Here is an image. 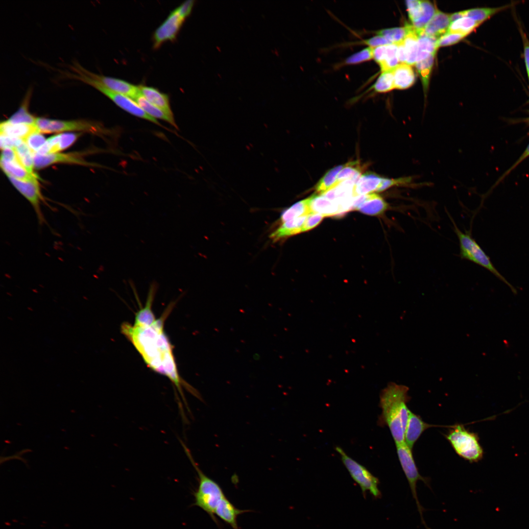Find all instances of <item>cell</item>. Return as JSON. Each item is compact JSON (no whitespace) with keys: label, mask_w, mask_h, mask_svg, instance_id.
<instances>
[{"label":"cell","mask_w":529,"mask_h":529,"mask_svg":"<svg viewBox=\"0 0 529 529\" xmlns=\"http://www.w3.org/2000/svg\"><path fill=\"white\" fill-rule=\"evenodd\" d=\"M172 307L173 305L169 306L162 317L150 326L138 327L124 323L121 325V332L132 343L148 367L169 379L185 406H188L183 387L196 397L200 393L179 375L172 346L164 332L165 320Z\"/></svg>","instance_id":"1"},{"label":"cell","mask_w":529,"mask_h":529,"mask_svg":"<svg viewBox=\"0 0 529 529\" xmlns=\"http://www.w3.org/2000/svg\"><path fill=\"white\" fill-rule=\"evenodd\" d=\"M409 388L403 385L389 383L381 392L380 405L382 413L379 420L381 426H387L395 444L405 442V433L410 410Z\"/></svg>","instance_id":"2"},{"label":"cell","mask_w":529,"mask_h":529,"mask_svg":"<svg viewBox=\"0 0 529 529\" xmlns=\"http://www.w3.org/2000/svg\"><path fill=\"white\" fill-rule=\"evenodd\" d=\"M181 444L198 478V486L193 493L194 502L193 505L205 511L218 526L219 523L215 516V511L220 501L226 496L220 485L202 471L185 444L182 441Z\"/></svg>","instance_id":"3"},{"label":"cell","mask_w":529,"mask_h":529,"mask_svg":"<svg viewBox=\"0 0 529 529\" xmlns=\"http://www.w3.org/2000/svg\"><path fill=\"white\" fill-rule=\"evenodd\" d=\"M452 221L454 232L459 241L460 258L487 269L509 287L513 293H516V289L496 268L489 257L473 238L470 232H462L457 227L453 219Z\"/></svg>","instance_id":"4"},{"label":"cell","mask_w":529,"mask_h":529,"mask_svg":"<svg viewBox=\"0 0 529 529\" xmlns=\"http://www.w3.org/2000/svg\"><path fill=\"white\" fill-rule=\"evenodd\" d=\"M70 78L94 87L128 113L162 126L156 119L147 115L135 100L126 96L110 90L99 81L85 74L80 67H75L73 69V73L71 74Z\"/></svg>","instance_id":"5"},{"label":"cell","mask_w":529,"mask_h":529,"mask_svg":"<svg viewBox=\"0 0 529 529\" xmlns=\"http://www.w3.org/2000/svg\"><path fill=\"white\" fill-rule=\"evenodd\" d=\"M456 453L470 462H476L483 456V450L478 435L466 429L463 425H455L444 434Z\"/></svg>","instance_id":"6"},{"label":"cell","mask_w":529,"mask_h":529,"mask_svg":"<svg viewBox=\"0 0 529 529\" xmlns=\"http://www.w3.org/2000/svg\"><path fill=\"white\" fill-rule=\"evenodd\" d=\"M397 455L401 467L408 481L412 495L414 498L421 521L427 529H430L426 525L423 517V507L418 500L416 485L418 481H423L429 486L428 479L422 476L419 473L413 457L411 449L404 442L403 443L396 444Z\"/></svg>","instance_id":"7"},{"label":"cell","mask_w":529,"mask_h":529,"mask_svg":"<svg viewBox=\"0 0 529 529\" xmlns=\"http://www.w3.org/2000/svg\"><path fill=\"white\" fill-rule=\"evenodd\" d=\"M336 451L340 455L342 461L349 472L353 480L360 485L364 495L367 491L376 498L381 497V492L378 488L379 481L373 476L364 466L348 456L340 447H337Z\"/></svg>","instance_id":"8"},{"label":"cell","mask_w":529,"mask_h":529,"mask_svg":"<svg viewBox=\"0 0 529 529\" xmlns=\"http://www.w3.org/2000/svg\"><path fill=\"white\" fill-rule=\"evenodd\" d=\"M34 126L41 133L78 131L96 134L101 129L97 124L86 120H63L39 117L36 118Z\"/></svg>","instance_id":"9"},{"label":"cell","mask_w":529,"mask_h":529,"mask_svg":"<svg viewBox=\"0 0 529 529\" xmlns=\"http://www.w3.org/2000/svg\"><path fill=\"white\" fill-rule=\"evenodd\" d=\"M185 20L176 9L170 12L153 33V48L158 49L165 42L175 40Z\"/></svg>","instance_id":"10"},{"label":"cell","mask_w":529,"mask_h":529,"mask_svg":"<svg viewBox=\"0 0 529 529\" xmlns=\"http://www.w3.org/2000/svg\"><path fill=\"white\" fill-rule=\"evenodd\" d=\"M14 187L32 205L40 225L48 224L41 208L45 200L42 194L39 182L24 181L8 177Z\"/></svg>","instance_id":"11"},{"label":"cell","mask_w":529,"mask_h":529,"mask_svg":"<svg viewBox=\"0 0 529 529\" xmlns=\"http://www.w3.org/2000/svg\"><path fill=\"white\" fill-rule=\"evenodd\" d=\"M82 71L90 77L99 81L107 88L115 93L126 96L132 99L141 94L139 86L119 78L93 73L81 65Z\"/></svg>","instance_id":"12"},{"label":"cell","mask_w":529,"mask_h":529,"mask_svg":"<svg viewBox=\"0 0 529 529\" xmlns=\"http://www.w3.org/2000/svg\"><path fill=\"white\" fill-rule=\"evenodd\" d=\"M34 167L36 169H41L54 164L63 163L77 164L86 166H95L94 164L87 161L82 153H54L47 155L34 153Z\"/></svg>","instance_id":"13"},{"label":"cell","mask_w":529,"mask_h":529,"mask_svg":"<svg viewBox=\"0 0 529 529\" xmlns=\"http://www.w3.org/2000/svg\"><path fill=\"white\" fill-rule=\"evenodd\" d=\"M309 198L311 214H318L323 216H333L341 215L349 211L345 202L331 200L321 194L314 195Z\"/></svg>","instance_id":"14"},{"label":"cell","mask_w":529,"mask_h":529,"mask_svg":"<svg viewBox=\"0 0 529 529\" xmlns=\"http://www.w3.org/2000/svg\"><path fill=\"white\" fill-rule=\"evenodd\" d=\"M388 207L383 198L376 193H371L355 197L352 210L370 216H379L384 214Z\"/></svg>","instance_id":"15"},{"label":"cell","mask_w":529,"mask_h":529,"mask_svg":"<svg viewBox=\"0 0 529 529\" xmlns=\"http://www.w3.org/2000/svg\"><path fill=\"white\" fill-rule=\"evenodd\" d=\"M372 55L373 59L379 65L381 72L393 70L400 64L397 44L372 48Z\"/></svg>","instance_id":"16"},{"label":"cell","mask_w":529,"mask_h":529,"mask_svg":"<svg viewBox=\"0 0 529 529\" xmlns=\"http://www.w3.org/2000/svg\"><path fill=\"white\" fill-rule=\"evenodd\" d=\"M80 135L73 133L57 134L48 138L38 151L41 155L59 152L72 145Z\"/></svg>","instance_id":"17"},{"label":"cell","mask_w":529,"mask_h":529,"mask_svg":"<svg viewBox=\"0 0 529 529\" xmlns=\"http://www.w3.org/2000/svg\"><path fill=\"white\" fill-rule=\"evenodd\" d=\"M439 425H432L425 422L421 417L410 410L405 433V442L412 449L415 443L427 429Z\"/></svg>","instance_id":"18"},{"label":"cell","mask_w":529,"mask_h":529,"mask_svg":"<svg viewBox=\"0 0 529 529\" xmlns=\"http://www.w3.org/2000/svg\"><path fill=\"white\" fill-rule=\"evenodd\" d=\"M451 24L450 15L437 10L423 31L427 35L438 39L448 32Z\"/></svg>","instance_id":"19"},{"label":"cell","mask_w":529,"mask_h":529,"mask_svg":"<svg viewBox=\"0 0 529 529\" xmlns=\"http://www.w3.org/2000/svg\"><path fill=\"white\" fill-rule=\"evenodd\" d=\"M250 510H242L236 508L235 505L225 497L217 505L215 515L229 524L233 529H239L237 518L240 514L250 512Z\"/></svg>","instance_id":"20"},{"label":"cell","mask_w":529,"mask_h":529,"mask_svg":"<svg viewBox=\"0 0 529 529\" xmlns=\"http://www.w3.org/2000/svg\"><path fill=\"white\" fill-rule=\"evenodd\" d=\"M141 94L151 104L162 109L169 116L174 117L167 94L150 86H139Z\"/></svg>","instance_id":"21"},{"label":"cell","mask_w":529,"mask_h":529,"mask_svg":"<svg viewBox=\"0 0 529 529\" xmlns=\"http://www.w3.org/2000/svg\"><path fill=\"white\" fill-rule=\"evenodd\" d=\"M383 177L373 173H366L358 179L353 188L354 197L368 194L379 189Z\"/></svg>","instance_id":"22"},{"label":"cell","mask_w":529,"mask_h":529,"mask_svg":"<svg viewBox=\"0 0 529 529\" xmlns=\"http://www.w3.org/2000/svg\"><path fill=\"white\" fill-rule=\"evenodd\" d=\"M0 167L7 177H12L18 180L37 182L38 177L28 172L17 159L12 161L0 160Z\"/></svg>","instance_id":"23"},{"label":"cell","mask_w":529,"mask_h":529,"mask_svg":"<svg viewBox=\"0 0 529 529\" xmlns=\"http://www.w3.org/2000/svg\"><path fill=\"white\" fill-rule=\"evenodd\" d=\"M157 288L156 283H152L149 287L145 307L140 309L136 314L134 326L138 327L149 326L156 321L151 310V307Z\"/></svg>","instance_id":"24"},{"label":"cell","mask_w":529,"mask_h":529,"mask_svg":"<svg viewBox=\"0 0 529 529\" xmlns=\"http://www.w3.org/2000/svg\"><path fill=\"white\" fill-rule=\"evenodd\" d=\"M307 216H302L281 223L280 226L270 234L273 241L302 232V228Z\"/></svg>","instance_id":"25"},{"label":"cell","mask_w":529,"mask_h":529,"mask_svg":"<svg viewBox=\"0 0 529 529\" xmlns=\"http://www.w3.org/2000/svg\"><path fill=\"white\" fill-rule=\"evenodd\" d=\"M395 89L403 90L411 86L414 83L415 76L411 66L399 64L393 69Z\"/></svg>","instance_id":"26"},{"label":"cell","mask_w":529,"mask_h":529,"mask_svg":"<svg viewBox=\"0 0 529 529\" xmlns=\"http://www.w3.org/2000/svg\"><path fill=\"white\" fill-rule=\"evenodd\" d=\"M357 181L348 180L341 182L322 194L326 198L336 201L345 200L353 196V188Z\"/></svg>","instance_id":"27"},{"label":"cell","mask_w":529,"mask_h":529,"mask_svg":"<svg viewBox=\"0 0 529 529\" xmlns=\"http://www.w3.org/2000/svg\"><path fill=\"white\" fill-rule=\"evenodd\" d=\"M32 93V89L29 87L24 96V98L18 110L6 120L14 124H26L34 125L36 117L30 114L28 110L29 102Z\"/></svg>","instance_id":"28"},{"label":"cell","mask_w":529,"mask_h":529,"mask_svg":"<svg viewBox=\"0 0 529 529\" xmlns=\"http://www.w3.org/2000/svg\"><path fill=\"white\" fill-rule=\"evenodd\" d=\"M407 26L408 32L403 42L407 56L406 64L412 66L416 62L418 50V36L412 25L407 24Z\"/></svg>","instance_id":"29"},{"label":"cell","mask_w":529,"mask_h":529,"mask_svg":"<svg viewBox=\"0 0 529 529\" xmlns=\"http://www.w3.org/2000/svg\"><path fill=\"white\" fill-rule=\"evenodd\" d=\"M36 130H37L33 125L14 124L8 122L6 120L1 122L0 124V134L23 141L29 134Z\"/></svg>","instance_id":"30"},{"label":"cell","mask_w":529,"mask_h":529,"mask_svg":"<svg viewBox=\"0 0 529 529\" xmlns=\"http://www.w3.org/2000/svg\"><path fill=\"white\" fill-rule=\"evenodd\" d=\"M134 100L150 117L156 120L160 119L165 120L175 128H177L174 117L169 116L162 109L151 104L141 93L135 98Z\"/></svg>","instance_id":"31"},{"label":"cell","mask_w":529,"mask_h":529,"mask_svg":"<svg viewBox=\"0 0 529 529\" xmlns=\"http://www.w3.org/2000/svg\"><path fill=\"white\" fill-rule=\"evenodd\" d=\"M437 10L435 5L430 1L421 0L420 11L416 19L412 22V25L417 34L424 30Z\"/></svg>","instance_id":"32"},{"label":"cell","mask_w":529,"mask_h":529,"mask_svg":"<svg viewBox=\"0 0 529 529\" xmlns=\"http://www.w3.org/2000/svg\"><path fill=\"white\" fill-rule=\"evenodd\" d=\"M417 34L418 50L416 62L426 58L432 54H436L438 48L437 39L427 35L423 31Z\"/></svg>","instance_id":"33"},{"label":"cell","mask_w":529,"mask_h":529,"mask_svg":"<svg viewBox=\"0 0 529 529\" xmlns=\"http://www.w3.org/2000/svg\"><path fill=\"white\" fill-rule=\"evenodd\" d=\"M310 214L309 198H308L294 203L283 211L280 220L281 223Z\"/></svg>","instance_id":"34"},{"label":"cell","mask_w":529,"mask_h":529,"mask_svg":"<svg viewBox=\"0 0 529 529\" xmlns=\"http://www.w3.org/2000/svg\"><path fill=\"white\" fill-rule=\"evenodd\" d=\"M14 150L18 159L25 169L29 173L35 174L33 171L35 168L34 153L26 144L23 141Z\"/></svg>","instance_id":"35"},{"label":"cell","mask_w":529,"mask_h":529,"mask_svg":"<svg viewBox=\"0 0 529 529\" xmlns=\"http://www.w3.org/2000/svg\"><path fill=\"white\" fill-rule=\"evenodd\" d=\"M435 54H432L426 58L417 62L415 68L421 79L424 91H426L433 65Z\"/></svg>","instance_id":"36"},{"label":"cell","mask_w":529,"mask_h":529,"mask_svg":"<svg viewBox=\"0 0 529 529\" xmlns=\"http://www.w3.org/2000/svg\"><path fill=\"white\" fill-rule=\"evenodd\" d=\"M506 6L496 8H477L463 11L464 16L481 24L498 12L505 9Z\"/></svg>","instance_id":"37"},{"label":"cell","mask_w":529,"mask_h":529,"mask_svg":"<svg viewBox=\"0 0 529 529\" xmlns=\"http://www.w3.org/2000/svg\"><path fill=\"white\" fill-rule=\"evenodd\" d=\"M480 24L471 18L465 17L452 22L447 33H459L467 36Z\"/></svg>","instance_id":"38"},{"label":"cell","mask_w":529,"mask_h":529,"mask_svg":"<svg viewBox=\"0 0 529 529\" xmlns=\"http://www.w3.org/2000/svg\"><path fill=\"white\" fill-rule=\"evenodd\" d=\"M377 93H382L389 92L395 89L393 70L381 72L372 86Z\"/></svg>","instance_id":"39"},{"label":"cell","mask_w":529,"mask_h":529,"mask_svg":"<svg viewBox=\"0 0 529 529\" xmlns=\"http://www.w3.org/2000/svg\"><path fill=\"white\" fill-rule=\"evenodd\" d=\"M343 166H338L329 170L318 182L316 192L322 194L332 188L336 183L337 176Z\"/></svg>","instance_id":"40"},{"label":"cell","mask_w":529,"mask_h":529,"mask_svg":"<svg viewBox=\"0 0 529 529\" xmlns=\"http://www.w3.org/2000/svg\"><path fill=\"white\" fill-rule=\"evenodd\" d=\"M361 172V168L360 164L357 162L348 163L343 166L339 171L334 185L348 180L357 181L360 177Z\"/></svg>","instance_id":"41"},{"label":"cell","mask_w":529,"mask_h":529,"mask_svg":"<svg viewBox=\"0 0 529 529\" xmlns=\"http://www.w3.org/2000/svg\"><path fill=\"white\" fill-rule=\"evenodd\" d=\"M407 32L406 25L402 27L383 29L376 31V34L384 37L393 44H398L404 41Z\"/></svg>","instance_id":"42"},{"label":"cell","mask_w":529,"mask_h":529,"mask_svg":"<svg viewBox=\"0 0 529 529\" xmlns=\"http://www.w3.org/2000/svg\"><path fill=\"white\" fill-rule=\"evenodd\" d=\"M46 140L42 133L36 130L29 134L23 141L34 153H36L45 144Z\"/></svg>","instance_id":"43"},{"label":"cell","mask_w":529,"mask_h":529,"mask_svg":"<svg viewBox=\"0 0 529 529\" xmlns=\"http://www.w3.org/2000/svg\"><path fill=\"white\" fill-rule=\"evenodd\" d=\"M371 59H373L372 48L367 47L347 57L345 63L347 65L358 64Z\"/></svg>","instance_id":"44"},{"label":"cell","mask_w":529,"mask_h":529,"mask_svg":"<svg viewBox=\"0 0 529 529\" xmlns=\"http://www.w3.org/2000/svg\"><path fill=\"white\" fill-rule=\"evenodd\" d=\"M466 35L459 33H446L437 40L438 47L454 45L462 40Z\"/></svg>","instance_id":"45"},{"label":"cell","mask_w":529,"mask_h":529,"mask_svg":"<svg viewBox=\"0 0 529 529\" xmlns=\"http://www.w3.org/2000/svg\"><path fill=\"white\" fill-rule=\"evenodd\" d=\"M323 217L322 215L316 213L307 215L302 228V232L315 227L321 222Z\"/></svg>","instance_id":"46"},{"label":"cell","mask_w":529,"mask_h":529,"mask_svg":"<svg viewBox=\"0 0 529 529\" xmlns=\"http://www.w3.org/2000/svg\"><path fill=\"white\" fill-rule=\"evenodd\" d=\"M409 17L412 22L417 17L420 8L421 0H408L406 1Z\"/></svg>","instance_id":"47"},{"label":"cell","mask_w":529,"mask_h":529,"mask_svg":"<svg viewBox=\"0 0 529 529\" xmlns=\"http://www.w3.org/2000/svg\"><path fill=\"white\" fill-rule=\"evenodd\" d=\"M363 43L371 48L393 44L384 37L378 35L363 40Z\"/></svg>","instance_id":"48"},{"label":"cell","mask_w":529,"mask_h":529,"mask_svg":"<svg viewBox=\"0 0 529 529\" xmlns=\"http://www.w3.org/2000/svg\"><path fill=\"white\" fill-rule=\"evenodd\" d=\"M0 140L1 150L5 148L14 149L23 141L22 140L2 134H0Z\"/></svg>","instance_id":"49"},{"label":"cell","mask_w":529,"mask_h":529,"mask_svg":"<svg viewBox=\"0 0 529 529\" xmlns=\"http://www.w3.org/2000/svg\"><path fill=\"white\" fill-rule=\"evenodd\" d=\"M194 2L193 0H187L175 8L179 15L184 20L191 14Z\"/></svg>","instance_id":"50"},{"label":"cell","mask_w":529,"mask_h":529,"mask_svg":"<svg viewBox=\"0 0 529 529\" xmlns=\"http://www.w3.org/2000/svg\"><path fill=\"white\" fill-rule=\"evenodd\" d=\"M524 45V55L526 70L529 78V41L526 34L522 33Z\"/></svg>","instance_id":"51"},{"label":"cell","mask_w":529,"mask_h":529,"mask_svg":"<svg viewBox=\"0 0 529 529\" xmlns=\"http://www.w3.org/2000/svg\"><path fill=\"white\" fill-rule=\"evenodd\" d=\"M529 157V144L527 146L526 149L517 159L515 163L503 174L499 181L502 180L508 174H509L513 169H514L519 164L522 162L525 159Z\"/></svg>","instance_id":"52"},{"label":"cell","mask_w":529,"mask_h":529,"mask_svg":"<svg viewBox=\"0 0 529 529\" xmlns=\"http://www.w3.org/2000/svg\"><path fill=\"white\" fill-rule=\"evenodd\" d=\"M403 42L397 44L398 46V56L400 64H406L407 60L406 53Z\"/></svg>","instance_id":"53"},{"label":"cell","mask_w":529,"mask_h":529,"mask_svg":"<svg viewBox=\"0 0 529 529\" xmlns=\"http://www.w3.org/2000/svg\"><path fill=\"white\" fill-rule=\"evenodd\" d=\"M464 17L463 11L456 12L450 14L451 23L457 20Z\"/></svg>","instance_id":"54"},{"label":"cell","mask_w":529,"mask_h":529,"mask_svg":"<svg viewBox=\"0 0 529 529\" xmlns=\"http://www.w3.org/2000/svg\"><path fill=\"white\" fill-rule=\"evenodd\" d=\"M527 122H528V123L529 124V118H528V119H527Z\"/></svg>","instance_id":"55"}]
</instances>
